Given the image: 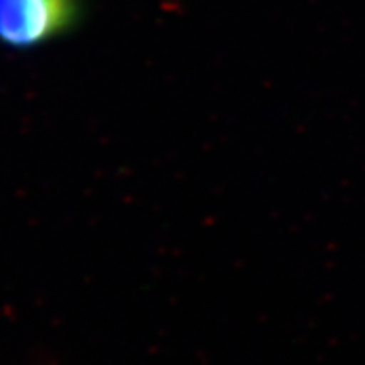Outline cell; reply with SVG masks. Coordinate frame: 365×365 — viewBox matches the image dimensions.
I'll list each match as a JSON object with an SVG mask.
<instances>
[{
	"label": "cell",
	"mask_w": 365,
	"mask_h": 365,
	"mask_svg": "<svg viewBox=\"0 0 365 365\" xmlns=\"http://www.w3.org/2000/svg\"><path fill=\"white\" fill-rule=\"evenodd\" d=\"M81 10L82 0H0V43L39 47L71 30Z\"/></svg>",
	"instance_id": "1"
}]
</instances>
